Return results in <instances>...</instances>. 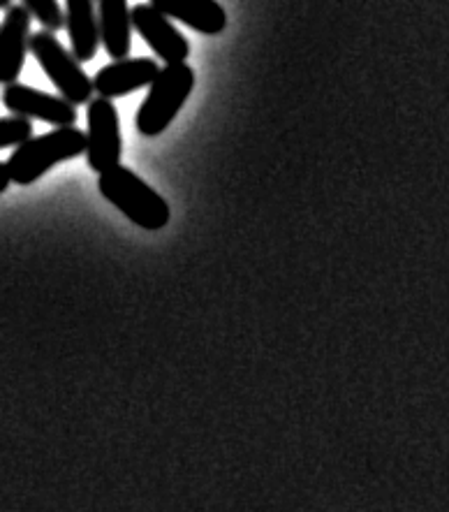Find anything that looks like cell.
I'll use <instances>...</instances> for the list:
<instances>
[{
    "label": "cell",
    "mask_w": 449,
    "mask_h": 512,
    "mask_svg": "<svg viewBox=\"0 0 449 512\" xmlns=\"http://www.w3.org/2000/svg\"><path fill=\"white\" fill-rule=\"evenodd\" d=\"M31 12L24 5H10L0 24V84H14L24 70L28 40H31Z\"/></svg>",
    "instance_id": "cell-8"
},
{
    "label": "cell",
    "mask_w": 449,
    "mask_h": 512,
    "mask_svg": "<svg viewBox=\"0 0 449 512\" xmlns=\"http://www.w3.org/2000/svg\"><path fill=\"white\" fill-rule=\"evenodd\" d=\"M33 137V123L26 116H10V119H0V149L7 146H19Z\"/></svg>",
    "instance_id": "cell-14"
},
{
    "label": "cell",
    "mask_w": 449,
    "mask_h": 512,
    "mask_svg": "<svg viewBox=\"0 0 449 512\" xmlns=\"http://www.w3.org/2000/svg\"><path fill=\"white\" fill-rule=\"evenodd\" d=\"M65 28L70 33L72 54L79 63L93 61L100 47V24L95 0H65Z\"/></svg>",
    "instance_id": "cell-11"
},
{
    "label": "cell",
    "mask_w": 449,
    "mask_h": 512,
    "mask_svg": "<svg viewBox=\"0 0 449 512\" xmlns=\"http://www.w3.org/2000/svg\"><path fill=\"white\" fill-rule=\"evenodd\" d=\"M98 188L105 200L112 202L125 218H130L142 230L158 232L169 223V204L165 197H160L128 167L116 165L102 172Z\"/></svg>",
    "instance_id": "cell-1"
},
{
    "label": "cell",
    "mask_w": 449,
    "mask_h": 512,
    "mask_svg": "<svg viewBox=\"0 0 449 512\" xmlns=\"http://www.w3.org/2000/svg\"><path fill=\"white\" fill-rule=\"evenodd\" d=\"M3 105L12 114L26 116V119H40L56 128L75 126L77 107L63 98V95H49L24 84H7L3 91Z\"/></svg>",
    "instance_id": "cell-6"
},
{
    "label": "cell",
    "mask_w": 449,
    "mask_h": 512,
    "mask_svg": "<svg viewBox=\"0 0 449 512\" xmlns=\"http://www.w3.org/2000/svg\"><path fill=\"white\" fill-rule=\"evenodd\" d=\"M195 89V70L188 63H169L149 86V95L137 112V130L144 137L165 133L188 95Z\"/></svg>",
    "instance_id": "cell-3"
},
{
    "label": "cell",
    "mask_w": 449,
    "mask_h": 512,
    "mask_svg": "<svg viewBox=\"0 0 449 512\" xmlns=\"http://www.w3.org/2000/svg\"><path fill=\"white\" fill-rule=\"evenodd\" d=\"M28 49L38 58L40 68L47 72L51 84L56 86L58 93L72 105H86L93 98V79L86 75L82 63L77 61L75 54L63 49L61 42L51 31H40L31 35L28 40Z\"/></svg>",
    "instance_id": "cell-4"
},
{
    "label": "cell",
    "mask_w": 449,
    "mask_h": 512,
    "mask_svg": "<svg viewBox=\"0 0 449 512\" xmlns=\"http://www.w3.org/2000/svg\"><path fill=\"white\" fill-rule=\"evenodd\" d=\"M86 153V133L77 126L56 128L47 135L31 137L19 144L7 160V170L14 184L31 186L44 177L51 167Z\"/></svg>",
    "instance_id": "cell-2"
},
{
    "label": "cell",
    "mask_w": 449,
    "mask_h": 512,
    "mask_svg": "<svg viewBox=\"0 0 449 512\" xmlns=\"http://www.w3.org/2000/svg\"><path fill=\"white\" fill-rule=\"evenodd\" d=\"M132 28L142 35L153 54L169 63H186L190 56V45L183 35L176 31L172 21L163 12L156 10L151 3L135 5L130 10Z\"/></svg>",
    "instance_id": "cell-7"
},
{
    "label": "cell",
    "mask_w": 449,
    "mask_h": 512,
    "mask_svg": "<svg viewBox=\"0 0 449 512\" xmlns=\"http://www.w3.org/2000/svg\"><path fill=\"white\" fill-rule=\"evenodd\" d=\"M10 184H12V177H10V170H7V163L5 165L0 163V195L10 188Z\"/></svg>",
    "instance_id": "cell-15"
},
{
    "label": "cell",
    "mask_w": 449,
    "mask_h": 512,
    "mask_svg": "<svg viewBox=\"0 0 449 512\" xmlns=\"http://www.w3.org/2000/svg\"><path fill=\"white\" fill-rule=\"evenodd\" d=\"M151 5L202 35H218L225 31L227 14L218 0H151Z\"/></svg>",
    "instance_id": "cell-10"
},
{
    "label": "cell",
    "mask_w": 449,
    "mask_h": 512,
    "mask_svg": "<svg viewBox=\"0 0 449 512\" xmlns=\"http://www.w3.org/2000/svg\"><path fill=\"white\" fill-rule=\"evenodd\" d=\"M12 5V0H0V10H7Z\"/></svg>",
    "instance_id": "cell-16"
},
{
    "label": "cell",
    "mask_w": 449,
    "mask_h": 512,
    "mask_svg": "<svg viewBox=\"0 0 449 512\" xmlns=\"http://www.w3.org/2000/svg\"><path fill=\"white\" fill-rule=\"evenodd\" d=\"M98 3L100 40L107 54L119 61L130 56L132 45V17L128 0H95Z\"/></svg>",
    "instance_id": "cell-12"
},
{
    "label": "cell",
    "mask_w": 449,
    "mask_h": 512,
    "mask_svg": "<svg viewBox=\"0 0 449 512\" xmlns=\"http://www.w3.org/2000/svg\"><path fill=\"white\" fill-rule=\"evenodd\" d=\"M21 5L31 12L33 19H38L44 31H61L65 26V14L58 5V0H21Z\"/></svg>",
    "instance_id": "cell-13"
},
{
    "label": "cell",
    "mask_w": 449,
    "mask_h": 512,
    "mask_svg": "<svg viewBox=\"0 0 449 512\" xmlns=\"http://www.w3.org/2000/svg\"><path fill=\"white\" fill-rule=\"evenodd\" d=\"M158 63L151 58H119L102 68L93 79V89L100 98H123L132 91L151 86L158 77Z\"/></svg>",
    "instance_id": "cell-9"
},
{
    "label": "cell",
    "mask_w": 449,
    "mask_h": 512,
    "mask_svg": "<svg viewBox=\"0 0 449 512\" xmlns=\"http://www.w3.org/2000/svg\"><path fill=\"white\" fill-rule=\"evenodd\" d=\"M88 133H86V158L93 172H107L121 165L123 140L121 121L114 102L109 98H95L88 102Z\"/></svg>",
    "instance_id": "cell-5"
}]
</instances>
